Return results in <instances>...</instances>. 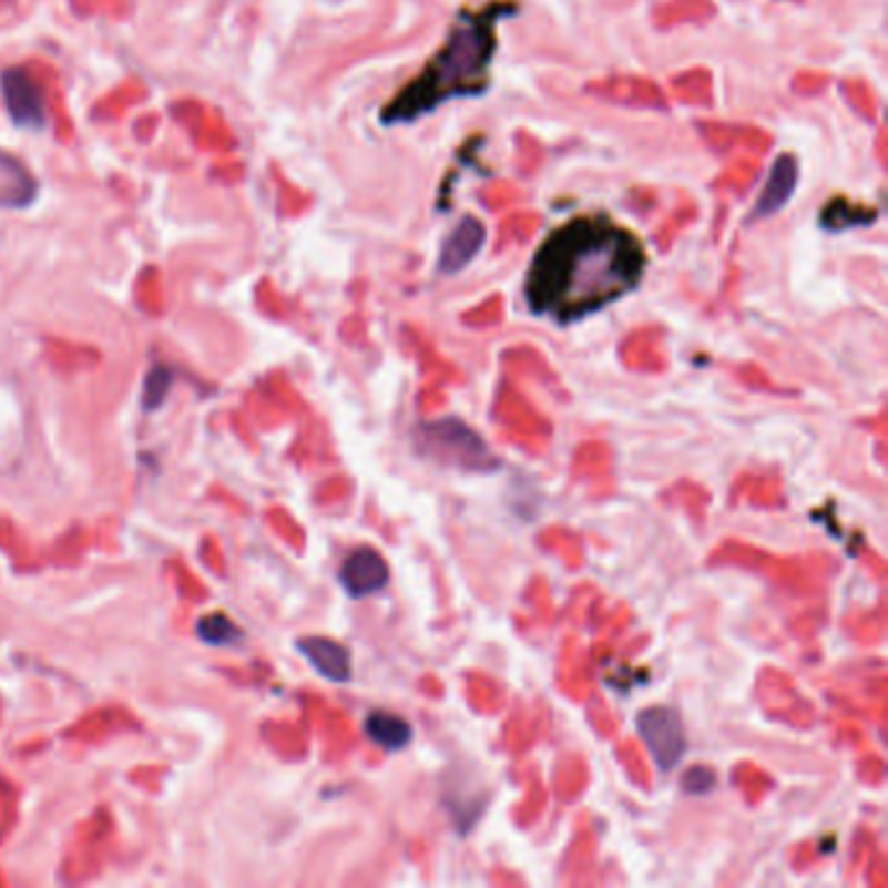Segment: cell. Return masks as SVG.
I'll return each instance as SVG.
<instances>
[{
	"mask_svg": "<svg viewBox=\"0 0 888 888\" xmlns=\"http://www.w3.org/2000/svg\"><path fill=\"white\" fill-rule=\"evenodd\" d=\"M644 245L608 216H584L550 235L527 276L537 316L571 324L621 300L644 276Z\"/></svg>",
	"mask_w": 888,
	"mask_h": 888,
	"instance_id": "cell-1",
	"label": "cell"
},
{
	"mask_svg": "<svg viewBox=\"0 0 888 888\" xmlns=\"http://www.w3.org/2000/svg\"><path fill=\"white\" fill-rule=\"evenodd\" d=\"M496 19L498 11L490 9L484 17L459 21L451 29L446 48L432 58L422 76L388 104L384 121H415L417 115L428 113L449 96L472 92V86L482 81L492 52H496Z\"/></svg>",
	"mask_w": 888,
	"mask_h": 888,
	"instance_id": "cell-2",
	"label": "cell"
},
{
	"mask_svg": "<svg viewBox=\"0 0 888 888\" xmlns=\"http://www.w3.org/2000/svg\"><path fill=\"white\" fill-rule=\"evenodd\" d=\"M417 438H420L422 451H428L430 457L446 461V465L472 467V469L492 467V457L488 446H484V440L459 420H440L422 425Z\"/></svg>",
	"mask_w": 888,
	"mask_h": 888,
	"instance_id": "cell-3",
	"label": "cell"
},
{
	"mask_svg": "<svg viewBox=\"0 0 888 888\" xmlns=\"http://www.w3.org/2000/svg\"><path fill=\"white\" fill-rule=\"evenodd\" d=\"M636 729L662 772H673L681 764L685 756V727L673 708H646L636 716Z\"/></svg>",
	"mask_w": 888,
	"mask_h": 888,
	"instance_id": "cell-4",
	"label": "cell"
},
{
	"mask_svg": "<svg viewBox=\"0 0 888 888\" xmlns=\"http://www.w3.org/2000/svg\"><path fill=\"white\" fill-rule=\"evenodd\" d=\"M341 586L353 596H368L388 584V565L378 550L360 548L349 552L339 571Z\"/></svg>",
	"mask_w": 888,
	"mask_h": 888,
	"instance_id": "cell-5",
	"label": "cell"
},
{
	"mask_svg": "<svg viewBox=\"0 0 888 888\" xmlns=\"http://www.w3.org/2000/svg\"><path fill=\"white\" fill-rule=\"evenodd\" d=\"M3 96L11 118L19 125H29V129L44 125V94L27 71L3 73Z\"/></svg>",
	"mask_w": 888,
	"mask_h": 888,
	"instance_id": "cell-6",
	"label": "cell"
},
{
	"mask_svg": "<svg viewBox=\"0 0 888 888\" xmlns=\"http://www.w3.org/2000/svg\"><path fill=\"white\" fill-rule=\"evenodd\" d=\"M297 649L305 654L316 673H320L331 683H347L353 677V662H349V652L339 641L324 639V636H305L297 641Z\"/></svg>",
	"mask_w": 888,
	"mask_h": 888,
	"instance_id": "cell-7",
	"label": "cell"
},
{
	"mask_svg": "<svg viewBox=\"0 0 888 888\" xmlns=\"http://www.w3.org/2000/svg\"><path fill=\"white\" fill-rule=\"evenodd\" d=\"M482 243H484V227L474 220V216H465V220L457 225V229L449 235V241L443 243V248H440L438 268L443 274L461 272V268L480 253Z\"/></svg>",
	"mask_w": 888,
	"mask_h": 888,
	"instance_id": "cell-8",
	"label": "cell"
},
{
	"mask_svg": "<svg viewBox=\"0 0 888 888\" xmlns=\"http://www.w3.org/2000/svg\"><path fill=\"white\" fill-rule=\"evenodd\" d=\"M795 185H797L795 156H779L774 164L772 175H768V183L764 193H761L756 208H753V220H761V216H772L779 212V208L793 198Z\"/></svg>",
	"mask_w": 888,
	"mask_h": 888,
	"instance_id": "cell-9",
	"label": "cell"
},
{
	"mask_svg": "<svg viewBox=\"0 0 888 888\" xmlns=\"http://www.w3.org/2000/svg\"><path fill=\"white\" fill-rule=\"evenodd\" d=\"M365 733H368L370 741L380 745V748L401 751L409 743V737H412V727L397 714L372 712L368 719H365Z\"/></svg>",
	"mask_w": 888,
	"mask_h": 888,
	"instance_id": "cell-10",
	"label": "cell"
},
{
	"mask_svg": "<svg viewBox=\"0 0 888 888\" xmlns=\"http://www.w3.org/2000/svg\"><path fill=\"white\" fill-rule=\"evenodd\" d=\"M198 636L204 639L206 644H227V641H235L237 636H241V631H237L225 615L216 613V615L201 617Z\"/></svg>",
	"mask_w": 888,
	"mask_h": 888,
	"instance_id": "cell-11",
	"label": "cell"
},
{
	"mask_svg": "<svg viewBox=\"0 0 888 888\" xmlns=\"http://www.w3.org/2000/svg\"><path fill=\"white\" fill-rule=\"evenodd\" d=\"M170 386V376L164 370H154L152 376H149V394L156 391L154 397V405H160L162 397H164V388Z\"/></svg>",
	"mask_w": 888,
	"mask_h": 888,
	"instance_id": "cell-12",
	"label": "cell"
}]
</instances>
